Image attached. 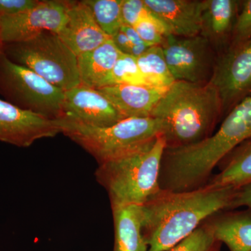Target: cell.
Returning a JSON list of instances; mask_svg holds the SVG:
<instances>
[{
  "label": "cell",
  "mask_w": 251,
  "mask_h": 251,
  "mask_svg": "<svg viewBox=\"0 0 251 251\" xmlns=\"http://www.w3.org/2000/svg\"><path fill=\"white\" fill-rule=\"evenodd\" d=\"M237 190L207 184L183 192L161 190L140 206L148 251L171 250L211 216L229 210Z\"/></svg>",
  "instance_id": "cell-1"
},
{
  "label": "cell",
  "mask_w": 251,
  "mask_h": 251,
  "mask_svg": "<svg viewBox=\"0 0 251 251\" xmlns=\"http://www.w3.org/2000/svg\"><path fill=\"white\" fill-rule=\"evenodd\" d=\"M151 117L161 124L166 148L202 141L213 134L224 119L219 92L209 81H175L157 103Z\"/></svg>",
  "instance_id": "cell-2"
},
{
  "label": "cell",
  "mask_w": 251,
  "mask_h": 251,
  "mask_svg": "<svg viewBox=\"0 0 251 251\" xmlns=\"http://www.w3.org/2000/svg\"><path fill=\"white\" fill-rule=\"evenodd\" d=\"M166 140L160 135L146 148L99 165L95 177L108 193L110 205L142 206L161 191L159 175Z\"/></svg>",
  "instance_id": "cell-3"
},
{
  "label": "cell",
  "mask_w": 251,
  "mask_h": 251,
  "mask_svg": "<svg viewBox=\"0 0 251 251\" xmlns=\"http://www.w3.org/2000/svg\"><path fill=\"white\" fill-rule=\"evenodd\" d=\"M61 133L92 155L99 165L146 148L162 135L161 124L152 117L126 118L106 127H93L61 118Z\"/></svg>",
  "instance_id": "cell-4"
},
{
  "label": "cell",
  "mask_w": 251,
  "mask_h": 251,
  "mask_svg": "<svg viewBox=\"0 0 251 251\" xmlns=\"http://www.w3.org/2000/svg\"><path fill=\"white\" fill-rule=\"evenodd\" d=\"M0 47L10 60L64 92L81 84L77 57L56 33L44 31L29 40Z\"/></svg>",
  "instance_id": "cell-5"
},
{
  "label": "cell",
  "mask_w": 251,
  "mask_h": 251,
  "mask_svg": "<svg viewBox=\"0 0 251 251\" xmlns=\"http://www.w3.org/2000/svg\"><path fill=\"white\" fill-rule=\"evenodd\" d=\"M0 95L18 108L51 120L63 117L64 92L10 60L0 47Z\"/></svg>",
  "instance_id": "cell-6"
},
{
  "label": "cell",
  "mask_w": 251,
  "mask_h": 251,
  "mask_svg": "<svg viewBox=\"0 0 251 251\" xmlns=\"http://www.w3.org/2000/svg\"><path fill=\"white\" fill-rule=\"evenodd\" d=\"M161 46L175 81L199 83L210 80L218 54L205 38L169 34Z\"/></svg>",
  "instance_id": "cell-7"
},
{
  "label": "cell",
  "mask_w": 251,
  "mask_h": 251,
  "mask_svg": "<svg viewBox=\"0 0 251 251\" xmlns=\"http://www.w3.org/2000/svg\"><path fill=\"white\" fill-rule=\"evenodd\" d=\"M209 82L219 92L223 117L251 97V39L218 55Z\"/></svg>",
  "instance_id": "cell-8"
},
{
  "label": "cell",
  "mask_w": 251,
  "mask_h": 251,
  "mask_svg": "<svg viewBox=\"0 0 251 251\" xmlns=\"http://www.w3.org/2000/svg\"><path fill=\"white\" fill-rule=\"evenodd\" d=\"M72 1L44 0L24 12L0 16V44L29 40L44 31L58 32Z\"/></svg>",
  "instance_id": "cell-9"
},
{
  "label": "cell",
  "mask_w": 251,
  "mask_h": 251,
  "mask_svg": "<svg viewBox=\"0 0 251 251\" xmlns=\"http://www.w3.org/2000/svg\"><path fill=\"white\" fill-rule=\"evenodd\" d=\"M61 133L58 120L23 110L0 99V141L28 148L36 140Z\"/></svg>",
  "instance_id": "cell-10"
},
{
  "label": "cell",
  "mask_w": 251,
  "mask_h": 251,
  "mask_svg": "<svg viewBox=\"0 0 251 251\" xmlns=\"http://www.w3.org/2000/svg\"><path fill=\"white\" fill-rule=\"evenodd\" d=\"M62 118L93 127L110 126L125 120L98 90L82 84L64 92Z\"/></svg>",
  "instance_id": "cell-11"
},
{
  "label": "cell",
  "mask_w": 251,
  "mask_h": 251,
  "mask_svg": "<svg viewBox=\"0 0 251 251\" xmlns=\"http://www.w3.org/2000/svg\"><path fill=\"white\" fill-rule=\"evenodd\" d=\"M57 34L77 57L111 39L99 27L84 1H71L67 17Z\"/></svg>",
  "instance_id": "cell-12"
},
{
  "label": "cell",
  "mask_w": 251,
  "mask_h": 251,
  "mask_svg": "<svg viewBox=\"0 0 251 251\" xmlns=\"http://www.w3.org/2000/svg\"><path fill=\"white\" fill-rule=\"evenodd\" d=\"M151 13L178 37L200 35L203 0H144Z\"/></svg>",
  "instance_id": "cell-13"
},
{
  "label": "cell",
  "mask_w": 251,
  "mask_h": 251,
  "mask_svg": "<svg viewBox=\"0 0 251 251\" xmlns=\"http://www.w3.org/2000/svg\"><path fill=\"white\" fill-rule=\"evenodd\" d=\"M242 1L203 0L201 34L218 55L229 49Z\"/></svg>",
  "instance_id": "cell-14"
},
{
  "label": "cell",
  "mask_w": 251,
  "mask_h": 251,
  "mask_svg": "<svg viewBox=\"0 0 251 251\" xmlns=\"http://www.w3.org/2000/svg\"><path fill=\"white\" fill-rule=\"evenodd\" d=\"M168 87L117 85L98 90L125 119L151 117V112Z\"/></svg>",
  "instance_id": "cell-15"
},
{
  "label": "cell",
  "mask_w": 251,
  "mask_h": 251,
  "mask_svg": "<svg viewBox=\"0 0 251 251\" xmlns=\"http://www.w3.org/2000/svg\"><path fill=\"white\" fill-rule=\"evenodd\" d=\"M216 240L229 251H251V210L220 211L206 220Z\"/></svg>",
  "instance_id": "cell-16"
},
{
  "label": "cell",
  "mask_w": 251,
  "mask_h": 251,
  "mask_svg": "<svg viewBox=\"0 0 251 251\" xmlns=\"http://www.w3.org/2000/svg\"><path fill=\"white\" fill-rule=\"evenodd\" d=\"M122 54L110 39L97 49L77 56L80 83L96 90L106 87L109 75Z\"/></svg>",
  "instance_id": "cell-17"
},
{
  "label": "cell",
  "mask_w": 251,
  "mask_h": 251,
  "mask_svg": "<svg viewBox=\"0 0 251 251\" xmlns=\"http://www.w3.org/2000/svg\"><path fill=\"white\" fill-rule=\"evenodd\" d=\"M111 209L113 251H148V245L142 232L140 206H112Z\"/></svg>",
  "instance_id": "cell-18"
},
{
  "label": "cell",
  "mask_w": 251,
  "mask_h": 251,
  "mask_svg": "<svg viewBox=\"0 0 251 251\" xmlns=\"http://www.w3.org/2000/svg\"><path fill=\"white\" fill-rule=\"evenodd\" d=\"M219 166V173L211 176L207 184L239 189L251 182V138L231 151Z\"/></svg>",
  "instance_id": "cell-19"
},
{
  "label": "cell",
  "mask_w": 251,
  "mask_h": 251,
  "mask_svg": "<svg viewBox=\"0 0 251 251\" xmlns=\"http://www.w3.org/2000/svg\"><path fill=\"white\" fill-rule=\"evenodd\" d=\"M138 67L150 85L171 87L175 82L172 75L161 46H152L136 58Z\"/></svg>",
  "instance_id": "cell-20"
},
{
  "label": "cell",
  "mask_w": 251,
  "mask_h": 251,
  "mask_svg": "<svg viewBox=\"0 0 251 251\" xmlns=\"http://www.w3.org/2000/svg\"><path fill=\"white\" fill-rule=\"evenodd\" d=\"M122 1L84 0L92 11L99 27L111 39L124 25L122 18Z\"/></svg>",
  "instance_id": "cell-21"
},
{
  "label": "cell",
  "mask_w": 251,
  "mask_h": 251,
  "mask_svg": "<svg viewBox=\"0 0 251 251\" xmlns=\"http://www.w3.org/2000/svg\"><path fill=\"white\" fill-rule=\"evenodd\" d=\"M117 85H150L140 72L136 58L130 54L122 53L109 75L106 87Z\"/></svg>",
  "instance_id": "cell-22"
},
{
  "label": "cell",
  "mask_w": 251,
  "mask_h": 251,
  "mask_svg": "<svg viewBox=\"0 0 251 251\" xmlns=\"http://www.w3.org/2000/svg\"><path fill=\"white\" fill-rule=\"evenodd\" d=\"M221 242L216 240L208 221H204L193 233L168 251H220Z\"/></svg>",
  "instance_id": "cell-23"
},
{
  "label": "cell",
  "mask_w": 251,
  "mask_h": 251,
  "mask_svg": "<svg viewBox=\"0 0 251 251\" xmlns=\"http://www.w3.org/2000/svg\"><path fill=\"white\" fill-rule=\"evenodd\" d=\"M133 27L142 40L150 46H161L170 34L164 24L152 13L140 18Z\"/></svg>",
  "instance_id": "cell-24"
},
{
  "label": "cell",
  "mask_w": 251,
  "mask_h": 251,
  "mask_svg": "<svg viewBox=\"0 0 251 251\" xmlns=\"http://www.w3.org/2000/svg\"><path fill=\"white\" fill-rule=\"evenodd\" d=\"M251 39V0H244L241 3L229 49L244 44Z\"/></svg>",
  "instance_id": "cell-25"
},
{
  "label": "cell",
  "mask_w": 251,
  "mask_h": 251,
  "mask_svg": "<svg viewBox=\"0 0 251 251\" xmlns=\"http://www.w3.org/2000/svg\"><path fill=\"white\" fill-rule=\"evenodd\" d=\"M121 10L124 25L130 27L151 13L144 0H122Z\"/></svg>",
  "instance_id": "cell-26"
},
{
  "label": "cell",
  "mask_w": 251,
  "mask_h": 251,
  "mask_svg": "<svg viewBox=\"0 0 251 251\" xmlns=\"http://www.w3.org/2000/svg\"><path fill=\"white\" fill-rule=\"evenodd\" d=\"M39 0H0V16H14L34 7Z\"/></svg>",
  "instance_id": "cell-27"
},
{
  "label": "cell",
  "mask_w": 251,
  "mask_h": 251,
  "mask_svg": "<svg viewBox=\"0 0 251 251\" xmlns=\"http://www.w3.org/2000/svg\"><path fill=\"white\" fill-rule=\"evenodd\" d=\"M244 206L251 210V182L237 190L229 210H234Z\"/></svg>",
  "instance_id": "cell-28"
},
{
  "label": "cell",
  "mask_w": 251,
  "mask_h": 251,
  "mask_svg": "<svg viewBox=\"0 0 251 251\" xmlns=\"http://www.w3.org/2000/svg\"><path fill=\"white\" fill-rule=\"evenodd\" d=\"M112 40L117 49L120 50L122 53L129 54L131 44L122 29L112 38Z\"/></svg>",
  "instance_id": "cell-29"
},
{
  "label": "cell",
  "mask_w": 251,
  "mask_h": 251,
  "mask_svg": "<svg viewBox=\"0 0 251 251\" xmlns=\"http://www.w3.org/2000/svg\"><path fill=\"white\" fill-rule=\"evenodd\" d=\"M122 30L125 33L128 39H129L131 46L140 45V44H146L142 40L136 30L130 26L124 25L122 27Z\"/></svg>",
  "instance_id": "cell-30"
}]
</instances>
